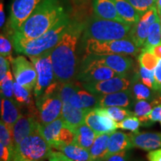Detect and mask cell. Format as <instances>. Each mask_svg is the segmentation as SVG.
<instances>
[{"mask_svg":"<svg viewBox=\"0 0 161 161\" xmlns=\"http://www.w3.org/2000/svg\"><path fill=\"white\" fill-rule=\"evenodd\" d=\"M85 23L71 20L61 39L51 51L55 78L60 83L72 81L76 74V49Z\"/></svg>","mask_w":161,"mask_h":161,"instance_id":"obj_1","label":"cell"},{"mask_svg":"<svg viewBox=\"0 0 161 161\" xmlns=\"http://www.w3.org/2000/svg\"><path fill=\"white\" fill-rule=\"evenodd\" d=\"M66 14L59 0H43L21 27L14 32L12 43L40 37L53 28Z\"/></svg>","mask_w":161,"mask_h":161,"instance_id":"obj_2","label":"cell"},{"mask_svg":"<svg viewBox=\"0 0 161 161\" xmlns=\"http://www.w3.org/2000/svg\"><path fill=\"white\" fill-rule=\"evenodd\" d=\"M71 21L66 14L56 25L40 37L35 39L13 43L16 52L29 57L38 56L53 49L61 39L64 31Z\"/></svg>","mask_w":161,"mask_h":161,"instance_id":"obj_3","label":"cell"},{"mask_svg":"<svg viewBox=\"0 0 161 161\" xmlns=\"http://www.w3.org/2000/svg\"><path fill=\"white\" fill-rule=\"evenodd\" d=\"M132 25L104 19L94 15L85 23L82 36V41L93 39L100 41L122 40L128 38Z\"/></svg>","mask_w":161,"mask_h":161,"instance_id":"obj_4","label":"cell"},{"mask_svg":"<svg viewBox=\"0 0 161 161\" xmlns=\"http://www.w3.org/2000/svg\"><path fill=\"white\" fill-rule=\"evenodd\" d=\"M60 82L56 80L41 95L35 97V104L41 124H49L61 116L63 102L60 93Z\"/></svg>","mask_w":161,"mask_h":161,"instance_id":"obj_5","label":"cell"},{"mask_svg":"<svg viewBox=\"0 0 161 161\" xmlns=\"http://www.w3.org/2000/svg\"><path fill=\"white\" fill-rule=\"evenodd\" d=\"M86 55H123L136 56L140 52L138 48L129 37L122 40L100 41L93 39L83 40Z\"/></svg>","mask_w":161,"mask_h":161,"instance_id":"obj_6","label":"cell"},{"mask_svg":"<svg viewBox=\"0 0 161 161\" xmlns=\"http://www.w3.org/2000/svg\"><path fill=\"white\" fill-rule=\"evenodd\" d=\"M52 148L51 145L44 139L37 129L24 139L16 147L14 152L22 159L43 160L49 158Z\"/></svg>","mask_w":161,"mask_h":161,"instance_id":"obj_7","label":"cell"},{"mask_svg":"<svg viewBox=\"0 0 161 161\" xmlns=\"http://www.w3.org/2000/svg\"><path fill=\"white\" fill-rule=\"evenodd\" d=\"M51 50L38 56L29 57L37 71V84L34 90L35 97L41 95L49 86L58 80L55 78L51 58Z\"/></svg>","mask_w":161,"mask_h":161,"instance_id":"obj_8","label":"cell"},{"mask_svg":"<svg viewBox=\"0 0 161 161\" xmlns=\"http://www.w3.org/2000/svg\"><path fill=\"white\" fill-rule=\"evenodd\" d=\"M119 75L116 72L100 63L90 55L84 56L81 66L77 75V80L84 82L100 81Z\"/></svg>","mask_w":161,"mask_h":161,"instance_id":"obj_9","label":"cell"},{"mask_svg":"<svg viewBox=\"0 0 161 161\" xmlns=\"http://www.w3.org/2000/svg\"><path fill=\"white\" fill-rule=\"evenodd\" d=\"M16 81L30 91L35 90L37 74L32 62L23 56H18L11 61Z\"/></svg>","mask_w":161,"mask_h":161,"instance_id":"obj_10","label":"cell"},{"mask_svg":"<svg viewBox=\"0 0 161 161\" xmlns=\"http://www.w3.org/2000/svg\"><path fill=\"white\" fill-rule=\"evenodd\" d=\"M80 85L88 92L97 96L122 91L130 87V80L126 76H116L100 81L84 82Z\"/></svg>","mask_w":161,"mask_h":161,"instance_id":"obj_11","label":"cell"},{"mask_svg":"<svg viewBox=\"0 0 161 161\" xmlns=\"http://www.w3.org/2000/svg\"><path fill=\"white\" fill-rule=\"evenodd\" d=\"M43 0H14L10 8L9 26L13 33L21 27Z\"/></svg>","mask_w":161,"mask_h":161,"instance_id":"obj_12","label":"cell"},{"mask_svg":"<svg viewBox=\"0 0 161 161\" xmlns=\"http://www.w3.org/2000/svg\"><path fill=\"white\" fill-rule=\"evenodd\" d=\"M84 123L96 133V134H108L117 129V122L113 120L101 107L90 109L86 113Z\"/></svg>","mask_w":161,"mask_h":161,"instance_id":"obj_13","label":"cell"},{"mask_svg":"<svg viewBox=\"0 0 161 161\" xmlns=\"http://www.w3.org/2000/svg\"><path fill=\"white\" fill-rule=\"evenodd\" d=\"M160 18L156 7H153L140 16V20L132 25L128 37L138 48L142 47L147 39L150 25Z\"/></svg>","mask_w":161,"mask_h":161,"instance_id":"obj_14","label":"cell"},{"mask_svg":"<svg viewBox=\"0 0 161 161\" xmlns=\"http://www.w3.org/2000/svg\"><path fill=\"white\" fill-rule=\"evenodd\" d=\"M40 123L37 116L28 113L27 114H21L12 128V136L15 148L25 137L29 136L34 131L37 130Z\"/></svg>","mask_w":161,"mask_h":161,"instance_id":"obj_15","label":"cell"},{"mask_svg":"<svg viewBox=\"0 0 161 161\" xmlns=\"http://www.w3.org/2000/svg\"><path fill=\"white\" fill-rule=\"evenodd\" d=\"M100 63L104 64L118 73L119 75L126 76L127 73L132 69L133 60L123 55H90Z\"/></svg>","mask_w":161,"mask_h":161,"instance_id":"obj_16","label":"cell"},{"mask_svg":"<svg viewBox=\"0 0 161 161\" xmlns=\"http://www.w3.org/2000/svg\"><path fill=\"white\" fill-rule=\"evenodd\" d=\"M133 147L144 151H154L161 148V132H131L129 134Z\"/></svg>","mask_w":161,"mask_h":161,"instance_id":"obj_17","label":"cell"},{"mask_svg":"<svg viewBox=\"0 0 161 161\" xmlns=\"http://www.w3.org/2000/svg\"><path fill=\"white\" fill-rule=\"evenodd\" d=\"M98 107H121L130 108L134 103L135 98L129 89L98 96Z\"/></svg>","mask_w":161,"mask_h":161,"instance_id":"obj_18","label":"cell"},{"mask_svg":"<svg viewBox=\"0 0 161 161\" xmlns=\"http://www.w3.org/2000/svg\"><path fill=\"white\" fill-rule=\"evenodd\" d=\"M21 116L19 106L14 99L1 96V116L2 121L10 130H12L14 125Z\"/></svg>","mask_w":161,"mask_h":161,"instance_id":"obj_19","label":"cell"},{"mask_svg":"<svg viewBox=\"0 0 161 161\" xmlns=\"http://www.w3.org/2000/svg\"><path fill=\"white\" fill-rule=\"evenodd\" d=\"M51 146L73 161H92L89 150L76 144L55 143Z\"/></svg>","mask_w":161,"mask_h":161,"instance_id":"obj_20","label":"cell"},{"mask_svg":"<svg viewBox=\"0 0 161 161\" xmlns=\"http://www.w3.org/2000/svg\"><path fill=\"white\" fill-rule=\"evenodd\" d=\"M90 109H79L72 106L69 102L63 103L61 117L65 124L75 129L80 125L84 123V119L88 110Z\"/></svg>","mask_w":161,"mask_h":161,"instance_id":"obj_21","label":"cell"},{"mask_svg":"<svg viewBox=\"0 0 161 161\" xmlns=\"http://www.w3.org/2000/svg\"><path fill=\"white\" fill-rule=\"evenodd\" d=\"M92 7L94 15L97 17L123 23L118 14L113 0H93Z\"/></svg>","mask_w":161,"mask_h":161,"instance_id":"obj_22","label":"cell"},{"mask_svg":"<svg viewBox=\"0 0 161 161\" xmlns=\"http://www.w3.org/2000/svg\"><path fill=\"white\" fill-rule=\"evenodd\" d=\"M161 102V95H158L152 102L146 100H136L134 105V114L143 126H148L153 123L148 118L154 106Z\"/></svg>","mask_w":161,"mask_h":161,"instance_id":"obj_23","label":"cell"},{"mask_svg":"<svg viewBox=\"0 0 161 161\" xmlns=\"http://www.w3.org/2000/svg\"><path fill=\"white\" fill-rule=\"evenodd\" d=\"M132 148L134 147L129 134L121 131H114L110 134L108 140V156L122 151L130 150Z\"/></svg>","mask_w":161,"mask_h":161,"instance_id":"obj_24","label":"cell"},{"mask_svg":"<svg viewBox=\"0 0 161 161\" xmlns=\"http://www.w3.org/2000/svg\"><path fill=\"white\" fill-rule=\"evenodd\" d=\"M116 11L122 22L134 25L140 20V14L128 0H113Z\"/></svg>","mask_w":161,"mask_h":161,"instance_id":"obj_25","label":"cell"},{"mask_svg":"<svg viewBox=\"0 0 161 161\" xmlns=\"http://www.w3.org/2000/svg\"><path fill=\"white\" fill-rule=\"evenodd\" d=\"M130 90L133 96L136 100H146L152 102L157 96L160 94L156 95V91L151 89L143 84L139 75L138 72L134 74L132 80H130Z\"/></svg>","mask_w":161,"mask_h":161,"instance_id":"obj_26","label":"cell"},{"mask_svg":"<svg viewBox=\"0 0 161 161\" xmlns=\"http://www.w3.org/2000/svg\"><path fill=\"white\" fill-rule=\"evenodd\" d=\"M111 133L98 135L89 149L92 161H103L108 156V140Z\"/></svg>","mask_w":161,"mask_h":161,"instance_id":"obj_27","label":"cell"},{"mask_svg":"<svg viewBox=\"0 0 161 161\" xmlns=\"http://www.w3.org/2000/svg\"><path fill=\"white\" fill-rule=\"evenodd\" d=\"M75 140L74 144L89 150L97 136L96 133L85 123L80 125L75 128Z\"/></svg>","mask_w":161,"mask_h":161,"instance_id":"obj_28","label":"cell"},{"mask_svg":"<svg viewBox=\"0 0 161 161\" xmlns=\"http://www.w3.org/2000/svg\"><path fill=\"white\" fill-rule=\"evenodd\" d=\"M64 125V121L60 116L57 119L54 120L53 122H50L49 124L43 125L40 123L38 130L44 139L50 145H52L57 142L58 135H59V133Z\"/></svg>","mask_w":161,"mask_h":161,"instance_id":"obj_29","label":"cell"},{"mask_svg":"<svg viewBox=\"0 0 161 161\" xmlns=\"http://www.w3.org/2000/svg\"><path fill=\"white\" fill-rule=\"evenodd\" d=\"M161 43V23L160 18L150 25L147 39L142 49H148Z\"/></svg>","mask_w":161,"mask_h":161,"instance_id":"obj_30","label":"cell"},{"mask_svg":"<svg viewBox=\"0 0 161 161\" xmlns=\"http://www.w3.org/2000/svg\"><path fill=\"white\" fill-rule=\"evenodd\" d=\"M101 108L113 120L116 122H121L128 116L134 115V112L121 107H101Z\"/></svg>","mask_w":161,"mask_h":161,"instance_id":"obj_31","label":"cell"},{"mask_svg":"<svg viewBox=\"0 0 161 161\" xmlns=\"http://www.w3.org/2000/svg\"><path fill=\"white\" fill-rule=\"evenodd\" d=\"M138 61L139 64L143 66L146 69L154 70L157 65H158L159 59L150 51L142 49H141V53L139 55Z\"/></svg>","mask_w":161,"mask_h":161,"instance_id":"obj_32","label":"cell"},{"mask_svg":"<svg viewBox=\"0 0 161 161\" xmlns=\"http://www.w3.org/2000/svg\"><path fill=\"white\" fill-rule=\"evenodd\" d=\"M79 89H80V86L78 84L74 83L72 80L69 82H66V83H61L60 88V93L63 103L69 102V98L74 94L78 92Z\"/></svg>","mask_w":161,"mask_h":161,"instance_id":"obj_33","label":"cell"},{"mask_svg":"<svg viewBox=\"0 0 161 161\" xmlns=\"http://www.w3.org/2000/svg\"><path fill=\"white\" fill-rule=\"evenodd\" d=\"M78 93L81 98L82 102L84 104V109H94L98 107V98L99 96L91 92H88L87 90L79 89Z\"/></svg>","mask_w":161,"mask_h":161,"instance_id":"obj_34","label":"cell"},{"mask_svg":"<svg viewBox=\"0 0 161 161\" xmlns=\"http://www.w3.org/2000/svg\"><path fill=\"white\" fill-rule=\"evenodd\" d=\"M75 129L65 124L62 127L61 130L58 135L57 142L55 143H64V144H73L75 143ZM55 144V143H54Z\"/></svg>","mask_w":161,"mask_h":161,"instance_id":"obj_35","label":"cell"},{"mask_svg":"<svg viewBox=\"0 0 161 161\" xmlns=\"http://www.w3.org/2000/svg\"><path fill=\"white\" fill-rule=\"evenodd\" d=\"M14 81L11 71L8 72L7 75L3 80H1V96L14 99Z\"/></svg>","mask_w":161,"mask_h":161,"instance_id":"obj_36","label":"cell"},{"mask_svg":"<svg viewBox=\"0 0 161 161\" xmlns=\"http://www.w3.org/2000/svg\"><path fill=\"white\" fill-rule=\"evenodd\" d=\"M139 75L143 82L144 84H146L147 86L151 88V89L154 90L157 92V84L155 77H154V70H149L147 69L143 66L140 65V68H139L138 71Z\"/></svg>","mask_w":161,"mask_h":161,"instance_id":"obj_37","label":"cell"},{"mask_svg":"<svg viewBox=\"0 0 161 161\" xmlns=\"http://www.w3.org/2000/svg\"><path fill=\"white\" fill-rule=\"evenodd\" d=\"M140 125V121L134 115L128 116L121 122H117V128L128 130L131 132L137 131Z\"/></svg>","mask_w":161,"mask_h":161,"instance_id":"obj_38","label":"cell"},{"mask_svg":"<svg viewBox=\"0 0 161 161\" xmlns=\"http://www.w3.org/2000/svg\"><path fill=\"white\" fill-rule=\"evenodd\" d=\"M0 143L10 148L15 149L11 130L5 125L3 121L0 122Z\"/></svg>","mask_w":161,"mask_h":161,"instance_id":"obj_39","label":"cell"},{"mask_svg":"<svg viewBox=\"0 0 161 161\" xmlns=\"http://www.w3.org/2000/svg\"><path fill=\"white\" fill-rule=\"evenodd\" d=\"M140 16L153 7H155L157 0H128Z\"/></svg>","mask_w":161,"mask_h":161,"instance_id":"obj_40","label":"cell"},{"mask_svg":"<svg viewBox=\"0 0 161 161\" xmlns=\"http://www.w3.org/2000/svg\"><path fill=\"white\" fill-rule=\"evenodd\" d=\"M0 54H1V56L5 58L10 62L13 59V58H12V45L11 41L3 34L0 37Z\"/></svg>","mask_w":161,"mask_h":161,"instance_id":"obj_41","label":"cell"},{"mask_svg":"<svg viewBox=\"0 0 161 161\" xmlns=\"http://www.w3.org/2000/svg\"><path fill=\"white\" fill-rule=\"evenodd\" d=\"M129 150L115 153L108 156L103 161H128L129 160Z\"/></svg>","mask_w":161,"mask_h":161,"instance_id":"obj_42","label":"cell"},{"mask_svg":"<svg viewBox=\"0 0 161 161\" xmlns=\"http://www.w3.org/2000/svg\"><path fill=\"white\" fill-rule=\"evenodd\" d=\"M15 149L10 148L0 143V159L1 161H10L14 154Z\"/></svg>","mask_w":161,"mask_h":161,"instance_id":"obj_43","label":"cell"},{"mask_svg":"<svg viewBox=\"0 0 161 161\" xmlns=\"http://www.w3.org/2000/svg\"><path fill=\"white\" fill-rule=\"evenodd\" d=\"M148 118L153 124L157 122H160L161 124V102L153 108Z\"/></svg>","mask_w":161,"mask_h":161,"instance_id":"obj_44","label":"cell"},{"mask_svg":"<svg viewBox=\"0 0 161 161\" xmlns=\"http://www.w3.org/2000/svg\"><path fill=\"white\" fill-rule=\"evenodd\" d=\"M9 66V60L1 56L0 57V81L5 78L8 72L10 71Z\"/></svg>","mask_w":161,"mask_h":161,"instance_id":"obj_45","label":"cell"},{"mask_svg":"<svg viewBox=\"0 0 161 161\" xmlns=\"http://www.w3.org/2000/svg\"><path fill=\"white\" fill-rule=\"evenodd\" d=\"M154 77H155L157 84V92L161 95V59L159 60L158 65L154 70Z\"/></svg>","mask_w":161,"mask_h":161,"instance_id":"obj_46","label":"cell"},{"mask_svg":"<svg viewBox=\"0 0 161 161\" xmlns=\"http://www.w3.org/2000/svg\"><path fill=\"white\" fill-rule=\"evenodd\" d=\"M48 159L49 161H73L68 158L67 157H66L63 153L60 152H54V151H52Z\"/></svg>","mask_w":161,"mask_h":161,"instance_id":"obj_47","label":"cell"},{"mask_svg":"<svg viewBox=\"0 0 161 161\" xmlns=\"http://www.w3.org/2000/svg\"><path fill=\"white\" fill-rule=\"evenodd\" d=\"M69 103L71 104L72 106L75 107V108H79V109H84V104H83V102H82L81 98H80L79 95H78V92H76V93L74 94V95L69 98Z\"/></svg>","mask_w":161,"mask_h":161,"instance_id":"obj_48","label":"cell"},{"mask_svg":"<svg viewBox=\"0 0 161 161\" xmlns=\"http://www.w3.org/2000/svg\"><path fill=\"white\" fill-rule=\"evenodd\" d=\"M148 159L149 161H161V148L149 152Z\"/></svg>","mask_w":161,"mask_h":161,"instance_id":"obj_49","label":"cell"},{"mask_svg":"<svg viewBox=\"0 0 161 161\" xmlns=\"http://www.w3.org/2000/svg\"><path fill=\"white\" fill-rule=\"evenodd\" d=\"M143 49L148 50V51H150L152 54H154V55H155L159 60L161 59V43H160L156 46L148 48V49Z\"/></svg>","mask_w":161,"mask_h":161,"instance_id":"obj_50","label":"cell"},{"mask_svg":"<svg viewBox=\"0 0 161 161\" xmlns=\"http://www.w3.org/2000/svg\"><path fill=\"white\" fill-rule=\"evenodd\" d=\"M5 11H4V5L3 3V1H1V4H0V26L1 28L3 27L5 25Z\"/></svg>","mask_w":161,"mask_h":161,"instance_id":"obj_51","label":"cell"},{"mask_svg":"<svg viewBox=\"0 0 161 161\" xmlns=\"http://www.w3.org/2000/svg\"><path fill=\"white\" fill-rule=\"evenodd\" d=\"M10 161H23V159H22V158L19 155V154H17V153L14 152V154L11 160Z\"/></svg>","mask_w":161,"mask_h":161,"instance_id":"obj_52","label":"cell"},{"mask_svg":"<svg viewBox=\"0 0 161 161\" xmlns=\"http://www.w3.org/2000/svg\"><path fill=\"white\" fill-rule=\"evenodd\" d=\"M155 7L157 10H158V14L160 16L161 14V0H157Z\"/></svg>","mask_w":161,"mask_h":161,"instance_id":"obj_53","label":"cell"},{"mask_svg":"<svg viewBox=\"0 0 161 161\" xmlns=\"http://www.w3.org/2000/svg\"><path fill=\"white\" fill-rule=\"evenodd\" d=\"M23 161H43V160H29V159H23Z\"/></svg>","mask_w":161,"mask_h":161,"instance_id":"obj_54","label":"cell"},{"mask_svg":"<svg viewBox=\"0 0 161 161\" xmlns=\"http://www.w3.org/2000/svg\"><path fill=\"white\" fill-rule=\"evenodd\" d=\"M136 161H140V160H136Z\"/></svg>","mask_w":161,"mask_h":161,"instance_id":"obj_55","label":"cell"},{"mask_svg":"<svg viewBox=\"0 0 161 161\" xmlns=\"http://www.w3.org/2000/svg\"><path fill=\"white\" fill-rule=\"evenodd\" d=\"M160 125H161V124H160Z\"/></svg>","mask_w":161,"mask_h":161,"instance_id":"obj_56","label":"cell"}]
</instances>
